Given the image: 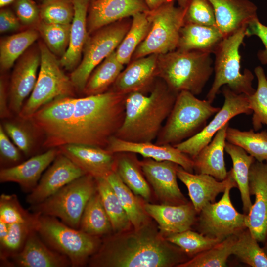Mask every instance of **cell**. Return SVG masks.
I'll return each mask as SVG.
<instances>
[{"label":"cell","mask_w":267,"mask_h":267,"mask_svg":"<svg viewBox=\"0 0 267 267\" xmlns=\"http://www.w3.org/2000/svg\"><path fill=\"white\" fill-rule=\"evenodd\" d=\"M126 96L109 90L81 98H59L28 121L43 136L44 148L78 144L106 149L123 122Z\"/></svg>","instance_id":"obj_1"},{"label":"cell","mask_w":267,"mask_h":267,"mask_svg":"<svg viewBox=\"0 0 267 267\" xmlns=\"http://www.w3.org/2000/svg\"><path fill=\"white\" fill-rule=\"evenodd\" d=\"M149 223L132 231L116 233L101 241L88 265L93 267H170L185 262L173 246Z\"/></svg>","instance_id":"obj_2"},{"label":"cell","mask_w":267,"mask_h":267,"mask_svg":"<svg viewBox=\"0 0 267 267\" xmlns=\"http://www.w3.org/2000/svg\"><path fill=\"white\" fill-rule=\"evenodd\" d=\"M177 96L158 78L149 94L138 92L127 94L124 119L115 136L133 142L156 140Z\"/></svg>","instance_id":"obj_3"},{"label":"cell","mask_w":267,"mask_h":267,"mask_svg":"<svg viewBox=\"0 0 267 267\" xmlns=\"http://www.w3.org/2000/svg\"><path fill=\"white\" fill-rule=\"evenodd\" d=\"M211 54L178 49L159 54L157 78L177 94L187 91L195 96L199 95L214 71Z\"/></svg>","instance_id":"obj_4"},{"label":"cell","mask_w":267,"mask_h":267,"mask_svg":"<svg viewBox=\"0 0 267 267\" xmlns=\"http://www.w3.org/2000/svg\"><path fill=\"white\" fill-rule=\"evenodd\" d=\"M248 26L224 37L215 49L214 71L215 77L206 99L212 103L221 87L227 86L232 90L247 96L255 89L252 85L254 76L248 69L241 72L240 47L246 36Z\"/></svg>","instance_id":"obj_5"},{"label":"cell","mask_w":267,"mask_h":267,"mask_svg":"<svg viewBox=\"0 0 267 267\" xmlns=\"http://www.w3.org/2000/svg\"><path fill=\"white\" fill-rule=\"evenodd\" d=\"M220 109L189 91L180 92L155 143L175 145L182 142L200 132Z\"/></svg>","instance_id":"obj_6"},{"label":"cell","mask_w":267,"mask_h":267,"mask_svg":"<svg viewBox=\"0 0 267 267\" xmlns=\"http://www.w3.org/2000/svg\"><path fill=\"white\" fill-rule=\"evenodd\" d=\"M36 231L49 247L66 256L72 267H82L88 263L102 241L100 237L69 226L56 217L40 214Z\"/></svg>","instance_id":"obj_7"},{"label":"cell","mask_w":267,"mask_h":267,"mask_svg":"<svg viewBox=\"0 0 267 267\" xmlns=\"http://www.w3.org/2000/svg\"><path fill=\"white\" fill-rule=\"evenodd\" d=\"M41 62L34 88L19 114L23 120L30 118L41 108L61 97L74 95L70 77L62 69L59 60L44 43L40 42Z\"/></svg>","instance_id":"obj_8"},{"label":"cell","mask_w":267,"mask_h":267,"mask_svg":"<svg viewBox=\"0 0 267 267\" xmlns=\"http://www.w3.org/2000/svg\"><path fill=\"white\" fill-rule=\"evenodd\" d=\"M96 191L95 178L86 174L41 203L30 206L29 210L40 215L56 217L69 226L79 229L85 208Z\"/></svg>","instance_id":"obj_9"},{"label":"cell","mask_w":267,"mask_h":267,"mask_svg":"<svg viewBox=\"0 0 267 267\" xmlns=\"http://www.w3.org/2000/svg\"><path fill=\"white\" fill-rule=\"evenodd\" d=\"M147 13L151 27L131 61L153 54H165L177 49L178 45L180 31L185 24L186 8L176 7L173 1Z\"/></svg>","instance_id":"obj_10"},{"label":"cell","mask_w":267,"mask_h":267,"mask_svg":"<svg viewBox=\"0 0 267 267\" xmlns=\"http://www.w3.org/2000/svg\"><path fill=\"white\" fill-rule=\"evenodd\" d=\"M132 20L127 18L103 27L89 38L78 66L70 78L76 90L83 92L87 82L95 68L115 51L128 31Z\"/></svg>","instance_id":"obj_11"},{"label":"cell","mask_w":267,"mask_h":267,"mask_svg":"<svg viewBox=\"0 0 267 267\" xmlns=\"http://www.w3.org/2000/svg\"><path fill=\"white\" fill-rule=\"evenodd\" d=\"M234 187L236 183L229 185L219 201L208 203L201 209L197 220L199 233L222 241L247 228V214L238 212L230 199V192Z\"/></svg>","instance_id":"obj_12"},{"label":"cell","mask_w":267,"mask_h":267,"mask_svg":"<svg viewBox=\"0 0 267 267\" xmlns=\"http://www.w3.org/2000/svg\"><path fill=\"white\" fill-rule=\"evenodd\" d=\"M222 91L224 99V103L212 120L195 135L174 145L192 159L211 142L216 133L231 119L240 114H252L247 95L237 93L226 85L222 87Z\"/></svg>","instance_id":"obj_13"},{"label":"cell","mask_w":267,"mask_h":267,"mask_svg":"<svg viewBox=\"0 0 267 267\" xmlns=\"http://www.w3.org/2000/svg\"><path fill=\"white\" fill-rule=\"evenodd\" d=\"M249 190L255 201L246 215V226L258 242L264 243L267 236V163L255 160L252 164Z\"/></svg>","instance_id":"obj_14"},{"label":"cell","mask_w":267,"mask_h":267,"mask_svg":"<svg viewBox=\"0 0 267 267\" xmlns=\"http://www.w3.org/2000/svg\"><path fill=\"white\" fill-rule=\"evenodd\" d=\"M86 174L84 170L60 151L36 187L27 196L26 202L30 206L39 204Z\"/></svg>","instance_id":"obj_15"},{"label":"cell","mask_w":267,"mask_h":267,"mask_svg":"<svg viewBox=\"0 0 267 267\" xmlns=\"http://www.w3.org/2000/svg\"><path fill=\"white\" fill-rule=\"evenodd\" d=\"M139 164L156 195L165 204L179 205L187 202L177 182L178 165L169 161H158L150 158L139 161Z\"/></svg>","instance_id":"obj_16"},{"label":"cell","mask_w":267,"mask_h":267,"mask_svg":"<svg viewBox=\"0 0 267 267\" xmlns=\"http://www.w3.org/2000/svg\"><path fill=\"white\" fill-rule=\"evenodd\" d=\"M158 56L153 54L132 60L119 75L110 90L125 95L150 92L158 78Z\"/></svg>","instance_id":"obj_17"},{"label":"cell","mask_w":267,"mask_h":267,"mask_svg":"<svg viewBox=\"0 0 267 267\" xmlns=\"http://www.w3.org/2000/svg\"><path fill=\"white\" fill-rule=\"evenodd\" d=\"M149 10L145 0H94L89 9V34L118 21Z\"/></svg>","instance_id":"obj_18"},{"label":"cell","mask_w":267,"mask_h":267,"mask_svg":"<svg viewBox=\"0 0 267 267\" xmlns=\"http://www.w3.org/2000/svg\"><path fill=\"white\" fill-rule=\"evenodd\" d=\"M40 62L39 49L30 50L20 59L13 71L8 93L9 106L10 110L18 115L24 100L34 88Z\"/></svg>","instance_id":"obj_19"},{"label":"cell","mask_w":267,"mask_h":267,"mask_svg":"<svg viewBox=\"0 0 267 267\" xmlns=\"http://www.w3.org/2000/svg\"><path fill=\"white\" fill-rule=\"evenodd\" d=\"M106 149L113 153L131 152L140 154L144 158L158 161H169L189 172L193 173L194 170L193 159L172 145H161L152 142H130L114 136L110 138Z\"/></svg>","instance_id":"obj_20"},{"label":"cell","mask_w":267,"mask_h":267,"mask_svg":"<svg viewBox=\"0 0 267 267\" xmlns=\"http://www.w3.org/2000/svg\"><path fill=\"white\" fill-rule=\"evenodd\" d=\"M58 148L87 174L95 178H105L115 170L116 155L106 149L78 144H66Z\"/></svg>","instance_id":"obj_21"},{"label":"cell","mask_w":267,"mask_h":267,"mask_svg":"<svg viewBox=\"0 0 267 267\" xmlns=\"http://www.w3.org/2000/svg\"><path fill=\"white\" fill-rule=\"evenodd\" d=\"M4 267H68L69 259L53 250L41 239L36 230L28 236L22 249L9 259Z\"/></svg>","instance_id":"obj_22"},{"label":"cell","mask_w":267,"mask_h":267,"mask_svg":"<svg viewBox=\"0 0 267 267\" xmlns=\"http://www.w3.org/2000/svg\"><path fill=\"white\" fill-rule=\"evenodd\" d=\"M177 174L178 178L186 186L191 202L198 214L208 203L215 202L216 197L223 193L230 184L236 183L231 170L227 178L219 181L209 175L189 172L179 165Z\"/></svg>","instance_id":"obj_23"},{"label":"cell","mask_w":267,"mask_h":267,"mask_svg":"<svg viewBox=\"0 0 267 267\" xmlns=\"http://www.w3.org/2000/svg\"><path fill=\"white\" fill-rule=\"evenodd\" d=\"M144 209L157 222L161 233L166 237L191 229L198 213L192 202L179 205L146 203Z\"/></svg>","instance_id":"obj_24"},{"label":"cell","mask_w":267,"mask_h":267,"mask_svg":"<svg viewBox=\"0 0 267 267\" xmlns=\"http://www.w3.org/2000/svg\"><path fill=\"white\" fill-rule=\"evenodd\" d=\"M208 0L213 7L216 25L224 37L258 18V7L249 0Z\"/></svg>","instance_id":"obj_25"},{"label":"cell","mask_w":267,"mask_h":267,"mask_svg":"<svg viewBox=\"0 0 267 267\" xmlns=\"http://www.w3.org/2000/svg\"><path fill=\"white\" fill-rule=\"evenodd\" d=\"M59 152L58 148H50L21 163L3 168L0 171V182L16 183L25 192H31L38 184L43 172Z\"/></svg>","instance_id":"obj_26"},{"label":"cell","mask_w":267,"mask_h":267,"mask_svg":"<svg viewBox=\"0 0 267 267\" xmlns=\"http://www.w3.org/2000/svg\"><path fill=\"white\" fill-rule=\"evenodd\" d=\"M72 0L74 15L71 24L69 43L66 52L59 60L61 67L70 71H73L79 64L89 38L87 17L90 0Z\"/></svg>","instance_id":"obj_27"},{"label":"cell","mask_w":267,"mask_h":267,"mask_svg":"<svg viewBox=\"0 0 267 267\" xmlns=\"http://www.w3.org/2000/svg\"><path fill=\"white\" fill-rule=\"evenodd\" d=\"M229 123L220 130L212 140L194 157V170L196 174L212 176L219 181L225 179L228 174L225 167L224 152Z\"/></svg>","instance_id":"obj_28"},{"label":"cell","mask_w":267,"mask_h":267,"mask_svg":"<svg viewBox=\"0 0 267 267\" xmlns=\"http://www.w3.org/2000/svg\"><path fill=\"white\" fill-rule=\"evenodd\" d=\"M224 38L217 26L185 23L180 31L177 49L198 50L213 53Z\"/></svg>","instance_id":"obj_29"},{"label":"cell","mask_w":267,"mask_h":267,"mask_svg":"<svg viewBox=\"0 0 267 267\" xmlns=\"http://www.w3.org/2000/svg\"><path fill=\"white\" fill-rule=\"evenodd\" d=\"M116 158L115 171L123 182L136 195L145 200L150 198L151 191L149 184L135 153L120 152L115 153Z\"/></svg>","instance_id":"obj_30"},{"label":"cell","mask_w":267,"mask_h":267,"mask_svg":"<svg viewBox=\"0 0 267 267\" xmlns=\"http://www.w3.org/2000/svg\"><path fill=\"white\" fill-rule=\"evenodd\" d=\"M225 151L232 160L231 170L240 191L243 212L247 214L253 204L249 190V172L252 164L256 160L242 148L227 141Z\"/></svg>","instance_id":"obj_31"},{"label":"cell","mask_w":267,"mask_h":267,"mask_svg":"<svg viewBox=\"0 0 267 267\" xmlns=\"http://www.w3.org/2000/svg\"><path fill=\"white\" fill-rule=\"evenodd\" d=\"M115 191L134 227L137 229L148 222V215L132 191L113 171L104 178Z\"/></svg>","instance_id":"obj_32"},{"label":"cell","mask_w":267,"mask_h":267,"mask_svg":"<svg viewBox=\"0 0 267 267\" xmlns=\"http://www.w3.org/2000/svg\"><path fill=\"white\" fill-rule=\"evenodd\" d=\"M79 229L98 237L108 235L113 230L110 219L97 190L91 197L85 208Z\"/></svg>","instance_id":"obj_33"},{"label":"cell","mask_w":267,"mask_h":267,"mask_svg":"<svg viewBox=\"0 0 267 267\" xmlns=\"http://www.w3.org/2000/svg\"><path fill=\"white\" fill-rule=\"evenodd\" d=\"M124 68L115 51L107 56L92 71L84 88L85 96L97 95L108 91Z\"/></svg>","instance_id":"obj_34"},{"label":"cell","mask_w":267,"mask_h":267,"mask_svg":"<svg viewBox=\"0 0 267 267\" xmlns=\"http://www.w3.org/2000/svg\"><path fill=\"white\" fill-rule=\"evenodd\" d=\"M130 27L115 50L118 60L124 65L129 64L136 48L147 35L151 23L147 12L132 16Z\"/></svg>","instance_id":"obj_35"},{"label":"cell","mask_w":267,"mask_h":267,"mask_svg":"<svg viewBox=\"0 0 267 267\" xmlns=\"http://www.w3.org/2000/svg\"><path fill=\"white\" fill-rule=\"evenodd\" d=\"M226 141L244 149L260 162L267 163V131L255 132L253 129L241 131L228 126Z\"/></svg>","instance_id":"obj_36"},{"label":"cell","mask_w":267,"mask_h":267,"mask_svg":"<svg viewBox=\"0 0 267 267\" xmlns=\"http://www.w3.org/2000/svg\"><path fill=\"white\" fill-rule=\"evenodd\" d=\"M95 179L97 190L110 219L113 231L115 233L127 231L132 224L113 189L104 178Z\"/></svg>","instance_id":"obj_37"},{"label":"cell","mask_w":267,"mask_h":267,"mask_svg":"<svg viewBox=\"0 0 267 267\" xmlns=\"http://www.w3.org/2000/svg\"><path fill=\"white\" fill-rule=\"evenodd\" d=\"M39 36L37 30L28 29L2 39L0 44L1 69L5 71L11 68Z\"/></svg>","instance_id":"obj_38"},{"label":"cell","mask_w":267,"mask_h":267,"mask_svg":"<svg viewBox=\"0 0 267 267\" xmlns=\"http://www.w3.org/2000/svg\"><path fill=\"white\" fill-rule=\"evenodd\" d=\"M236 235L230 236L211 248L204 251L178 267H223L226 266L228 258L232 255Z\"/></svg>","instance_id":"obj_39"},{"label":"cell","mask_w":267,"mask_h":267,"mask_svg":"<svg viewBox=\"0 0 267 267\" xmlns=\"http://www.w3.org/2000/svg\"><path fill=\"white\" fill-rule=\"evenodd\" d=\"M232 254L252 267H267V256L247 228L236 234Z\"/></svg>","instance_id":"obj_40"},{"label":"cell","mask_w":267,"mask_h":267,"mask_svg":"<svg viewBox=\"0 0 267 267\" xmlns=\"http://www.w3.org/2000/svg\"><path fill=\"white\" fill-rule=\"evenodd\" d=\"M38 218L32 222L8 224V233L0 241L1 267L4 266L9 259L22 249L30 233L36 230Z\"/></svg>","instance_id":"obj_41"},{"label":"cell","mask_w":267,"mask_h":267,"mask_svg":"<svg viewBox=\"0 0 267 267\" xmlns=\"http://www.w3.org/2000/svg\"><path fill=\"white\" fill-rule=\"evenodd\" d=\"M257 79L255 92L248 96L250 108L252 111L253 130L258 131L265 125L267 126V79L263 68L258 66L254 69Z\"/></svg>","instance_id":"obj_42"},{"label":"cell","mask_w":267,"mask_h":267,"mask_svg":"<svg viewBox=\"0 0 267 267\" xmlns=\"http://www.w3.org/2000/svg\"><path fill=\"white\" fill-rule=\"evenodd\" d=\"M37 28L50 51L61 57L68 47L71 24L47 23L40 20Z\"/></svg>","instance_id":"obj_43"},{"label":"cell","mask_w":267,"mask_h":267,"mask_svg":"<svg viewBox=\"0 0 267 267\" xmlns=\"http://www.w3.org/2000/svg\"><path fill=\"white\" fill-rule=\"evenodd\" d=\"M165 238L169 242L179 248L183 252L194 256L211 248L222 241L209 237L190 229L172 234Z\"/></svg>","instance_id":"obj_44"},{"label":"cell","mask_w":267,"mask_h":267,"mask_svg":"<svg viewBox=\"0 0 267 267\" xmlns=\"http://www.w3.org/2000/svg\"><path fill=\"white\" fill-rule=\"evenodd\" d=\"M40 10V20L47 23L70 24L74 15L72 0H45Z\"/></svg>","instance_id":"obj_45"},{"label":"cell","mask_w":267,"mask_h":267,"mask_svg":"<svg viewBox=\"0 0 267 267\" xmlns=\"http://www.w3.org/2000/svg\"><path fill=\"white\" fill-rule=\"evenodd\" d=\"M38 214L30 212L20 204L15 194H2L0 196V222L7 224L35 221Z\"/></svg>","instance_id":"obj_46"},{"label":"cell","mask_w":267,"mask_h":267,"mask_svg":"<svg viewBox=\"0 0 267 267\" xmlns=\"http://www.w3.org/2000/svg\"><path fill=\"white\" fill-rule=\"evenodd\" d=\"M217 26L214 10L208 0H191L187 8L185 23Z\"/></svg>","instance_id":"obj_47"},{"label":"cell","mask_w":267,"mask_h":267,"mask_svg":"<svg viewBox=\"0 0 267 267\" xmlns=\"http://www.w3.org/2000/svg\"><path fill=\"white\" fill-rule=\"evenodd\" d=\"M3 129L14 144L24 154L31 152L33 146V138L29 130L23 125L6 121L2 125Z\"/></svg>","instance_id":"obj_48"},{"label":"cell","mask_w":267,"mask_h":267,"mask_svg":"<svg viewBox=\"0 0 267 267\" xmlns=\"http://www.w3.org/2000/svg\"><path fill=\"white\" fill-rule=\"evenodd\" d=\"M15 14L24 25H37L40 21V10L32 0H16L14 1Z\"/></svg>","instance_id":"obj_49"},{"label":"cell","mask_w":267,"mask_h":267,"mask_svg":"<svg viewBox=\"0 0 267 267\" xmlns=\"http://www.w3.org/2000/svg\"><path fill=\"white\" fill-rule=\"evenodd\" d=\"M246 36H257L262 41L264 48L258 51L257 57L262 64L267 65V26L262 23L257 18L248 24Z\"/></svg>","instance_id":"obj_50"},{"label":"cell","mask_w":267,"mask_h":267,"mask_svg":"<svg viewBox=\"0 0 267 267\" xmlns=\"http://www.w3.org/2000/svg\"><path fill=\"white\" fill-rule=\"evenodd\" d=\"M0 153L2 162L16 163L21 158L19 149L10 141L1 125L0 126Z\"/></svg>","instance_id":"obj_51"},{"label":"cell","mask_w":267,"mask_h":267,"mask_svg":"<svg viewBox=\"0 0 267 267\" xmlns=\"http://www.w3.org/2000/svg\"><path fill=\"white\" fill-rule=\"evenodd\" d=\"M20 21L12 11L2 9L0 12V32L1 33L14 31L20 27Z\"/></svg>","instance_id":"obj_52"},{"label":"cell","mask_w":267,"mask_h":267,"mask_svg":"<svg viewBox=\"0 0 267 267\" xmlns=\"http://www.w3.org/2000/svg\"><path fill=\"white\" fill-rule=\"evenodd\" d=\"M10 116V109L9 106L8 93H7L5 84L1 78L0 80V117L4 119Z\"/></svg>","instance_id":"obj_53"},{"label":"cell","mask_w":267,"mask_h":267,"mask_svg":"<svg viewBox=\"0 0 267 267\" xmlns=\"http://www.w3.org/2000/svg\"><path fill=\"white\" fill-rule=\"evenodd\" d=\"M149 10H154L160 6L174 0H145Z\"/></svg>","instance_id":"obj_54"},{"label":"cell","mask_w":267,"mask_h":267,"mask_svg":"<svg viewBox=\"0 0 267 267\" xmlns=\"http://www.w3.org/2000/svg\"><path fill=\"white\" fill-rule=\"evenodd\" d=\"M8 231V224L0 222V241L3 240L7 235Z\"/></svg>","instance_id":"obj_55"},{"label":"cell","mask_w":267,"mask_h":267,"mask_svg":"<svg viewBox=\"0 0 267 267\" xmlns=\"http://www.w3.org/2000/svg\"><path fill=\"white\" fill-rule=\"evenodd\" d=\"M178 6L183 8H186L191 0H176Z\"/></svg>","instance_id":"obj_56"},{"label":"cell","mask_w":267,"mask_h":267,"mask_svg":"<svg viewBox=\"0 0 267 267\" xmlns=\"http://www.w3.org/2000/svg\"><path fill=\"white\" fill-rule=\"evenodd\" d=\"M16 0H0V7L3 8L14 2Z\"/></svg>","instance_id":"obj_57"},{"label":"cell","mask_w":267,"mask_h":267,"mask_svg":"<svg viewBox=\"0 0 267 267\" xmlns=\"http://www.w3.org/2000/svg\"><path fill=\"white\" fill-rule=\"evenodd\" d=\"M264 244L263 246L262 247L265 254H266L267 256V236L265 240V241L264 242Z\"/></svg>","instance_id":"obj_58"},{"label":"cell","mask_w":267,"mask_h":267,"mask_svg":"<svg viewBox=\"0 0 267 267\" xmlns=\"http://www.w3.org/2000/svg\"><path fill=\"white\" fill-rule=\"evenodd\" d=\"M42 0V1H44V0Z\"/></svg>","instance_id":"obj_59"},{"label":"cell","mask_w":267,"mask_h":267,"mask_svg":"<svg viewBox=\"0 0 267 267\" xmlns=\"http://www.w3.org/2000/svg\"><path fill=\"white\" fill-rule=\"evenodd\" d=\"M266 77H267V75H266Z\"/></svg>","instance_id":"obj_60"},{"label":"cell","mask_w":267,"mask_h":267,"mask_svg":"<svg viewBox=\"0 0 267 267\" xmlns=\"http://www.w3.org/2000/svg\"></svg>","instance_id":"obj_61"}]
</instances>
